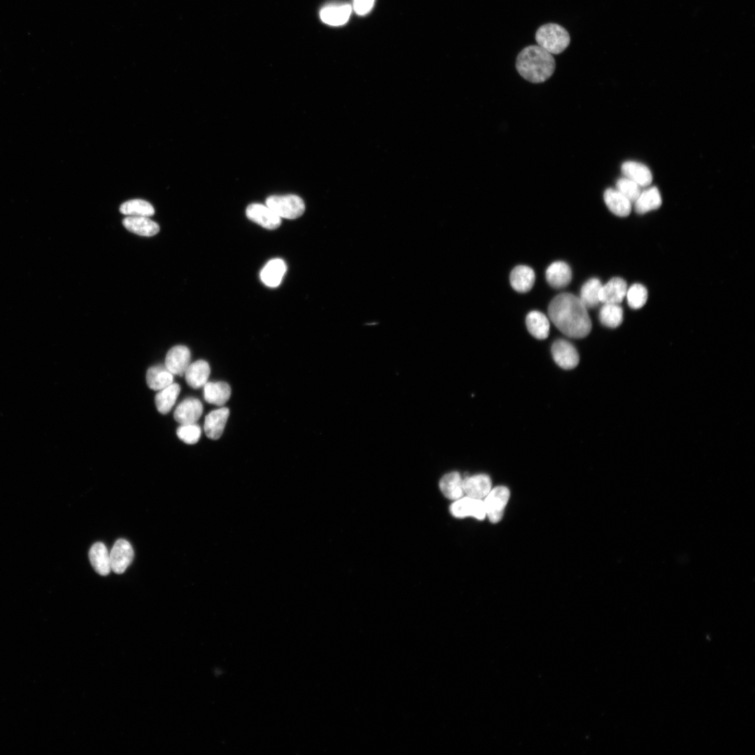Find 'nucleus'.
Segmentation results:
<instances>
[{"label": "nucleus", "instance_id": "obj_1", "mask_svg": "<svg viewBox=\"0 0 755 755\" xmlns=\"http://www.w3.org/2000/svg\"><path fill=\"white\" fill-rule=\"evenodd\" d=\"M548 315L556 327L573 338L586 337L591 330L587 308L580 298L570 293H561L549 303Z\"/></svg>", "mask_w": 755, "mask_h": 755}, {"label": "nucleus", "instance_id": "obj_2", "mask_svg": "<svg viewBox=\"0 0 755 755\" xmlns=\"http://www.w3.org/2000/svg\"><path fill=\"white\" fill-rule=\"evenodd\" d=\"M516 69L525 80L533 83H541L552 76L555 70V60L552 54L538 45H531L518 54Z\"/></svg>", "mask_w": 755, "mask_h": 755}, {"label": "nucleus", "instance_id": "obj_3", "mask_svg": "<svg viewBox=\"0 0 755 755\" xmlns=\"http://www.w3.org/2000/svg\"><path fill=\"white\" fill-rule=\"evenodd\" d=\"M535 41L539 46L550 54L558 55L568 46L570 37L568 31L562 26L547 23L538 29Z\"/></svg>", "mask_w": 755, "mask_h": 755}, {"label": "nucleus", "instance_id": "obj_4", "mask_svg": "<svg viewBox=\"0 0 755 755\" xmlns=\"http://www.w3.org/2000/svg\"><path fill=\"white\" fill-rule=\"evenodd\" d=\"M266 205L280 218L295 219L305 211L303 199L294 194L270 196L266 199Z\"/></svg>", "mask_w": 755, "mask_h": 755}, {"label": "nucleus", "instance_id": "obj_5", "mask_svg": "<svg viewBox=\"0 0 755 755\" xmlns=\"http://www.w3.org/2000/svg\"><path fill=\"white\" fill-rule=\"evenodd\" d=\"M485 497L484 504L486 515L491 523H497L503 517L510 498V491L506 487L498 486L491 489Z\"/></svg>", "mask_w": 755, "mask_h": 755}, {"label": "nucleus", "instance_id": "obj_6", "mask_svg": "<svg viewBox=\"0 0 755 755\" xmlns=\"http://www.w3.org/2000/svg\"><path fill=\"white\" fill-rule=\"evenodd\" d=\"M551 352L554 361L563 369H573L579 364L580 357L577 350L566 340H555L552 345Z\"/></svg>", "mask_w": 755, "mask_h": 755}, {"label": "nucleus", "instance_id": "obj_7", "mask_svg": "<svg viewBox=\"0 0 755 755\" xmlns=\"http://www.w3.org/2000/svg\"><path fill=\"white\" fill-rule=\"evenodd\" d=\"M451 514L456 518L473 517L482 520L486 517L484 501L469 496L456 499L450 506Z\"/></svg>", "mask_w": 755, "mask_h": 755}, {"label": "nucleus", "instance_id": "obj_8", "mask_svg": "<svg viewBox=\"0 0 755 755\" xmlns=\"http://www.w3.org/2000/svg\"><path fill=\"white\" fill-rule=\"evenodd\" d=\"M134 559V550L131 544L124 539L117 540L110 553L111 570L121 574L125 571Z\"/></svg>", "mask_w": 755, "mask_h": 755}, {"label": "nucleus", "instance_id": "obj_9", "mask_svg": "<svg viewBox=\"0 0 755 755\" xmlns=\"http://www.w3.org/2000/svg\"><path fill=\"white\" fill-rule=\"evenodd\" d=\"M247 217L254 222L268 229L278 228L281 218L268 206L252 203L246 209Z\"/></svg>", "mask_w": 755, "mask_h": 755}, {"label": "nucleus", "instance_id": "obj_10", "mask_svg": "<svg viewBox=\"0 0 755 755\" xmlns=\"http://www.w3.org/2000/svg\"><path fill=\"white\" fill-rule=\"evenodd\" d=\"M190 357L191 353L187 347L175 345L167 352L165 366L173 375L182 376L190 364Z\"/></svg>", "mask_w": 755, "mask_h": 755}, {"label": "nucleus", "instance_id": "obj_11", "mask_svg": "<svg viewBox=\"0 0 755 755\" xmlns=\"http://www.w3.org/2000/svg\"><path fill=\"white\" fill-rule=\"evenodd\" d=\"M203 413V405L195 398L183 400L174 411V419L180 424L196 423Z\"/></svg>", "mask_w": 755, "mask_h": 755}, {"label": "nucleus", "instance_id": "obj_12", "mask_svg": "<svg viewBox=\"0 0 755 755\" xmlns=\"http://www.w3.org/2000/svg\"><path fill=\"white\" fill-rule=\"evenodd\" d=\"M229 416L227 408H220L210 412L205 417L204 431L208 438L212 440L219 439L224 429Z\"/></svg>", "mask_w": 755, "mask_h": 755}, {"label": "nucleus", "instance_id": "obj_13", "mask_svg": "<svg viewBox=\"0 0 755 755\" xmlns=\"http://www.w3.org/2000/svg\"><path fill=\"white\" fill-rule=\"evenodd\" d=\"M627 288V284L623 278H612L605 285H602L599 294L600 302L619 304L626 296Z\"/></svg>", "mask_w": 755, "mask_h": 755}, {"label": "nucleus", "instance_id": "obj_14", "mask_svg": "<svg viewBox=\"0 0 755 755\" xmlns=\"http://www.w3.org/2000/svg\"><path fill=\"white\" fill-rule=\"evenodd\" d=\"M462 486L467 496L482 499L491 491V481L488 475L477 474L463 479Z\"/></svg>", "mask_w": 755, "mask_h": 755}, {"label": "nucleus", "instance_id": "obj_15", "mask_svg": "<svg viewBox=\"0 0 755 755\" xmlns=\"http://www.w3.org/2000/svg\"><path fill=\"white\" fill-rule=\"evenodd\" d=\"M122 224L129 231L142 236H152L159 231L158 224L148 217L127 216Z\"/></svg>", "mask_w": 755, "mask_h": 755}, {"label": "nucleus", "instance_id": "obj_16", "mask_svg": "<svg viewBox=\"0 0 755 755\" xmlns=\"http://www.w3.org/2000/svg\"><path fill=\"white\" fill-rule=\"evenodd\" d=\"M621 172L625 178L633 180L640 187H646L652 183V173L649 168L642 163L625 161L621 165Z\"/></svg>", "mask_w": 755, "mask_h": 755}, {"label": "nucleus", "instance_id": "obj_17", "mask_svg": "<svg viewBox=\"0 0 755 755\" xmlns=\"http://www.w3.org/2000/svg\"><path fill=\"white\" fill-rule=\"evenodd\" d=\"M545 277L547 282L552 287L562 288L567 286L571 280L572 272L570 266L563 261H555L546 270Z\"/></svg>", "mask_w": 755, "mask_h": 755}, {"label": "nucleus", "instance_id": "obj_18", "mask_svg": "<svg viewBox=\"0 0 755 755\" xmlns=\"http://www.w3.org/2000/svg\"><path fill=\"white\" fill-rule=\"evenodd\" d=\"M603 199L608 209L615 215L626 217L630 214L632 203L617 189H607Z\"/></svg>", "mask_w": 755, "mask_h": 755}, {"label": "nucleus", "instance_id": "obj_19", "mask_svg": "<svg viewBox=\"0 0 755 755\" xmlns=\"http://www.w3.org/2000/svg\"><path fill=\"white\" fill-rule=\"evenodd\" d=\"M210 373L208 363L201 359L190 364L184 375L189 387L199 389L203 387L208 382Z\"/></svg>", "mask_w": 755, "mask_h": 755}, {"label": "nucleus", "instance_id": "obj_20", "mask_svg": "<svg viewBox=\"0 0 755 755\" xmlns=\"http://www.w3.org/2000/svg\"><path fill=\"white\" fill-rule=\"evenodd\" d=\"M535 273L527 266L519 265L510 273V281L512 288L521 293L528 292L535 282Z\"/></svg>", "mask_w": 755, "mask_h": 755}, {"label": "nucleus", "instance_id": "obj_21", "mask_svg": "<svg viewBox=\"0 0 755 755\" xmlns=\"http://www.w3.org/2000/svg\"><path fill=\"white\" fill-rule=\"evenodd\" d=\"M352 10V6L347 3L329 5L321 10L319 15L324 23L340 26L347 22Z\"/></svg>", "mask_w": 755, "mask_h": 755}, {"label": "nucleus", "instance_id": "obj_22", "mask_svg": "<svg viewBox=\"0 0 755 755\" xmlns=\"http://www.w3.org/2000/svg\"><path fill=\"white\" fill-rule=\"evenodd\" d=\"M286 270V264L282 259H273L261 269L260 278L266 286L276 287L280 284Z\"/></svg>", "mask_w": 755, "mask_h": 755}, {"label": "nucleus", "instance_id": "obj_23", "mask_svg": "<svg viewBox=\"0 0 755 755\" xmlns=\"http://www.w3.org/2000/svg\"><path fill=\"white\" fill-rule=\"evenodd\" d=\"M89 558L92 567L98 574L103 576L109 574L111 570L110 554L103 542H96L91 547Z\"/></svg>", "mask_w": 755, "mask_h": 755}, {"label": "nucleus", "instance_id": "obj_24", "mask_svg": "<svg viewBox=\"0 0 755 755\" xmlns=\"http://www.w3.org/2000/svg\"><path fill=\"white\" fill-rule=\"evenodd\" d=\"M203 396L208 403L222 406L230 398L231 387L224 382H207L203 386Z\"/></svg>", "mask_w": 755, "mask_h": 755}, {"label": "nucleus", "instance_id": "obj_25", "mask_svg": "<svg viewBox=\"0 0 755 755\" xmlns=\"http://www.w3.org/2000/svg\"><path fill=\"white\" fill-rule=\"evenodd\" d=\"M662 203L661 196L656 187H651L641 190L634 201L635 210L639 214H644L659 208Z\"/></svg>", "mask_w": 755, "mask_h": 755}, {"label": "nucleus", "instance_id": "obj_26", "mask_svg": "<svg viewBox=\"0 0 755 755\" xmlns=\"http://www.w3.org/2000/svg\"><path fill=\"white\" fill-rule=\"evenodd\" d=\"M526 324L529 333L535 338L544 340L549 332V322L545 315L540 311L533 310L526 317Z\"/></svg>", "mask_w": 755, "mask_h": 755}, {"label": "nucleus", "instance_id": "obj_27", "mask_svg": "<svg viewBox=\"0 0 755 755\" xmlns=\"http://www.w3.org/2000/svg\"><path fill=\"white\" fill-rule=\"evenodd\" d=\"M462 481L463 479L458 472H451L442 477L439 487L446 498L456 500L462 497L463 494Z\"/></svg>", "mask_w": 755, "mask_h": 755}, {"label": "nucleus", "instance_id": "obj_28", "mask_svg": "<svg viewBox=\"0 0 755 755\" xmlns=\"http://www.w3.org/2000/svg\"><path fill=\"white\" fill-rule=\"evenodd\" d=\"M146 382L149 388L159 391L173 382V376L165 366H154L148 368Z\"/></svg>", "mask_w": 755, "mask_h": 755}, {"label": "nucleus", "instance_id": "obj_29", "mask_svg": "<svg viewBox=\"0 0 755 755\" xmlns=\"http://www.w3.org/2000/svg\"><path fill=\"white\" fill-rule=\"evenodd\" d=\"M180 391V385L173 382L159 390L155 396L157 410L161 414L168 413L175 404Z\"/></svg>", "mask_w": 755, "mask_h": 755}, {"label": "nucleus", "instance_id": "obj_30", "mask_svg": "<svg viewBox=\"0 0 755 755\" xmlns=\"http://www.w3.org/2000/svg\"><path fill=\"white\" fill-rule=\"evenodd\" d=\"M601 286V280L596 278L589 279L582 285L579 298L587 308H594L600 303Z\"/></svg>", "mask_w": 755, "mask_h": 755}, {"label": "nucleus", "instance_id": "obj_31", "mask_svg": "<svg viewBox=\"0 0 755 755\" xmlns=\"http://www.w3.org/2000/svg\"><path fill=\"white\" fill-rule=\"evenodd\" d=\"M122 214L127 216L151 217L154 214L153 206L143 199H131L124 202L120 207Z\"/></svg>", "mask_w": 755, "mask_h": 755}, {"label": "nucleus", "instance_id": "obj_32", "mask_svg": "<svg viewBox=\"0 0 755 755\" xmlns=\"http://www.w3.org/2000/svg\"><path fill=\"white\" fill-rule=\"evenodd\" d=\"M623 315V309L619 304L604 303L599 311V319L603 325L616 328L621 324Z\"/></svg>", "mask_w": 755, "mask_h": 755}, {"label": "nucleus", "instance_id": "obj_33", "mask_svg": "<svg viewBox=\"0 0 755 755\" xmlns=\"http://www.w3.org/2000/svg\"><path fill=\"white\" fill-rule=\"evenodd\" d=\"M625 297L630 308L639 309L647 302L648 297L647 289L641 284H633L627 288Z\"/></svg>", "mask_w": 755, "mask_h": 755}, {"label": "nucleus", "instance_id": "obj_34", "mask_svg": "<svg viewBox=\"0 0 755 755\" xmlns=\"http://www.w3.org/2000/svg\"><path fill=\"white\" fill-rule=\"evenodd\" d=\"M178 437L184 443L192 445L196 443L201 435V427L194 424H181L176 431Z\"/></svg>", "mask_w": 755, "mask_h": 755}, {"label": "nucleus", "instance_id": "obj_35", "mask_svg": "<svg viewBox=\"0 0 755 755\" xmlns=\"http://www.w3.org/2000/svg\"><path fill=\"white\" fill-rule=\"evenodd\" d=\"M616 189L631 203H634L641 192V187L637 183L625 177L617 181Z\"/></svg>", "mask_w": 755, "mask_h": 755}, {"label": "nucleus", "instance_id": "obj_36", "mask_svg": "<svg viewBox=\"0 0 755 755\" xmlns=\"http://www.w3.org/2000/svg\"><path fill=\"white\" fill-rule=\"evenodd\" d=\"M375 0H353V9L359 15H364L372 9Z\"/></svg>", "mask_w": 755, "mask_h": 755}]
</instances>
